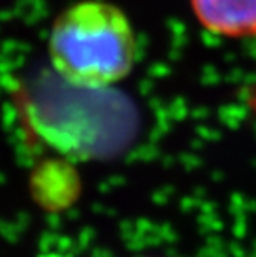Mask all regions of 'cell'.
Segmentation results:
<instances>
[{
    "label": "cell",
    "instance_id": "cell-1",
    "mask_svg": "<svg viewBox=\"0 0 256 257\" xmlns=\"http://www.w3.org/2000/svg\"><path fill=\"white\" fill-rule=\"evenodd\" d=\"M48 52L55 70L80 88H105L135 63V35L125 14L102 0H85L53 22Z\"/></svg>",
    "mask_w": 256,
    "mask_h": 257
},
{
    "label": "cell",
    "instance_id": "cell-2",
    "mask_svg": "<svg viewBox=\"0 0 256 257\" xmlns=\"http://www.w3.org/2000/svg\"><path fill=\"white\" fill-rule=\"evenodd\" d=\"M195 17L211 34L256 37V0H190Z\"/></svg>",
    "mask_w": 256,
    "mask_h": 257
}]
</instances>
